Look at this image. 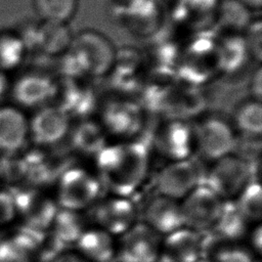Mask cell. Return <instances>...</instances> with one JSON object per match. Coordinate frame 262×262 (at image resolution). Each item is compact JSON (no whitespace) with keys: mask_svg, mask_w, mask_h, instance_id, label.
Returning <instances> with one entry per match:
<instances>
[{"mask_svg":"<svg viewBox=\"0 0 262 262\" xmlns=\"http://www.w3.org/2000/svg\"><path fill=\"white\" fill-rule=\"evenodd\" d=\"M94 162L101 187L112 194L129 198L146 178L149 152L144 142L125 140L107 143Z\"/></svg>","mask_w":262,"mask_h":262,"instance_id":"6da1fadb","label":"cell"},{"mask_svg":"<svg viewBox=\"0 0 262 262\" xmlns=\"http://www.w3.org/2000/svg\"><path fill=\"white\" fill-rule=\"evenodd\" d=\"M69 51L90 76H104L115 66L116 49L113 43L95 30L87 29L74 35Z\"/></svg>","mask_w":262,"mask_h":262,"instance_id":"7a4b0ae2","label":"cell"},{"mask_svg":"<svg viewBox=\"0 0 262 262\" xmlns=\"http://www.w3.org/2000/svg\"><path fill=\"white\" fill-rule=\"evenodd\" d=\"M56 187L55 201L58 207L75 211L89 209L99 199L102 188L96 175L75 165L60 174Z\"/></svg>","mask_w":262,"mask_h":262,"instance_id":"3957f363","label":"cell"},{"mask_svg":"<svg viewBox=\"0 0 262 262\" xmlns=\"http://www.w3.org/2000/svg\"><path fill=\"white\" fill-rule=\"evenodd\" d=\"M251 166L230 154L214 161L206 175L207 185L221 200H234L251 178Z\"/></svg>","mask_w":262,"mask_h":262,"instance_id":"277c9868","label":"cell"},{"mask_svg":"<svg viewBox=\"0 0 262 262\" xmlns=\"http://www.w3.org/2000/svg\"><path fill=\"white\" fill-rule=\"evenodd\" d=\"M8 191L13 199L16 214L24 217L25 224L42 231L50 228L59 208L55 200L33 185L16 186Z\"/></svg>","mask_w":262,"mask_h":262,"instance_id":"5b68a950","label":"cell"},{"mask_svg":"<svg viewBox=\"0 0 262 262\" xmlns=\"http://www.w3.org/2000/svg\"><path fill=\"white\" fill-rule=\"evenodd\" d=\"M163 235L144 222H135L120 235L118 262H158Z\"/></svg>","mask_w":262,"mask_h":262,"instance_id":"8992f818","label":"cell"},{"mask_svg":"<svg viewBox=\"0 0 262 262\" xmlns=\"http://www.w3.org/2000/svg\"><path fill=\"white\" fill-rule=\"evenodd\" d=\"M223 200L201 184L180 201L183 226L200 233L209 231L221 211Z\"/></svg>","mask_w":262,"mask_h":262,"instance_id":"52a82bcc","label":"cell"},{"mask_svg":"<svg viewBox=\"0 0 262 262\" xmlns=\"http://www.w3.org/2000/svg\"><path fill=\"white\" fill-rule=\"evenodd\" d=\"M152 143L158 154L170 162L189 159L195 150L194 126L186 120L171 119L157 129Z\"/></svg>","mask_w":262,"mask_h":262,"instance_id":"ba28073f","label":"cell"},{"mask_svg":"<svg viewBox=\"0 0 262 262\" xmlns=\"http://www.w3.org/2000/svg\"><path fill=\"white\" fill-rule=\"evenodd\" d=\"M136 207L128 196L112 194L89 208V218L112 235H121L136 222Z\"/></svg>","mask_w":262,"mask_h":262,"instance_id":"9c48e42d","label":"cell"},{"mask_svg":"<svg viewBox=\"0 0 262 262\" xmlns=\"http://www.w3.org/2000/svg\"><path fill=\"white\" fill-rule=\"evenodd\" d=\"M195 149L205 160L216 161L232 154L235 137L232 127L222 118L210 117L194 126Z\"/></svg>","mask_w":262,"mask_h":262,"instance_id":"30bf717a","label":"cell"},{"mask_svg":"<svg viewBox=\"0 0 262 262\" xmlns=\"http://www.w3.org/2000/svg\"><path fill=\"white\" fill-rule=\"evenodd\" d=\"M71 126V116L60 105L47 104L29 121V135L38 146L50 147L67 138Z\"/></svg>","mask_w":262,"mask_h":262,"instance_id":"8fae6325","label":"cell"},{"mask_svg":"<svg viewBox=\"0 0 262 262\" xmlns=\"http://www.w3.org/2000/svg\"><path fill=\"white\" fill-rule=\"evenodd\" d=\"M200 167L190 158L173 161L158 174L156 185L160 194L181 201L192 189L201 185Z\"/></svg>","mask_w":262,"mask_h":262,"instance_id":"7c38bea8","label":"cell"},{"mask_svg":"<svg viewBox=\"0 0 262 262\" xmlns=\"http://www.w3.org/2000/svg\"><path fill=\"white\" fill-rule=\"evenodd\" d=\"M23 158L26 166L25 178L36 187L56 183L60 174L72 166L66 154L49 152L41 148L32 149Z\"/></svg>","mask_w":262,"mask_h":262,"instance_id":"4fadbf2b","label":"cell"},{"mask_svg":"<svg viewBox=\"0 0 262 262\" xmlns=\"http://www.w3.org/2000/svg\"><path fill=\"white\" fill-rule=\"evenodd\" d=\"M203 255L202 233L183 226L162 239L158 262H196Z\"/></svg>","mask_w":262,"mask_h":262,"instance_id":"5bb4252c","label":"cell"},{"mask_svg":"<svg viewBox=\"0 0 262 262\" xmlns=\"http://www.w3.org/2000/svg\"><path fill=\"white\" fill-rule=\"evenodd\" d=\"M9 93L17 107L38 110L48 104L55 93V86L45 75L27 73L11 83Z\"/></svg>","mask_w":262,"mask_h":262,"instance_id":"9a60e30c","label":"cell"},{"mask_svg":"<svg viewBox=\"0 0 262 262\" xmlns=\"http://www.w3.org/2000/svg\"><path fill=\"white\" fill-rule=\"evenodd\" d=\"M101 125L106 133L130 138L141 131L143 118L137 105L131 102L117 101L110 103L103 110Z\"/></svg>","mask_w":262,"mask_h":262,"instance_id":"2e32d148","label":"cell"},{"mask_svg":"<svg viewBox=\"0 0 262 262\" xmlns=\"http://www.w3.org/2000/svg\"><path fill=\"white\" fill-rule=\"evenodd\" d=\"M144 223L161 235L183 227L180 201L158 194L144 208Z\"/></svg>","mask_w":262,"mask_h":262,"instance_id":"e0dca14e","label":"cell"},{"mask_svg":"<svg viewBox=\"0 0 262 262\" xmlns=\"http://www.w3.org/2000/svg\"><path fill=\"white\" fill-rule=\"evenodd\" d=\"M29 136V120L15 105H0V150L18 151Z\"/></svg>","mask_w":262,"mask_h":262,"instance_id":"ac0fdd59","label":"cell"},{"mask_svg":"<svg viewBox=\"0 0 262 262\" xmlns=\"http://www.w3.org/2000/svg\"><path fill=\"white\" fill-rule=\"evenodd\" d=\"M67 137L70 149L84 157L94 158L107 144L102 125L92 120H81L71 126Z\"/></svg>","mask_w":262,"mask_h":262,"instance_id":"d6986e66","label":"cell"},{"mask_svg":"<svg viewBox=\"0 0 262 262\" xmlns=\"http://www.w3.org/2000/svg\"><path fill=\"white\" fill-rule=\"evenodd\" d=\"M79 253L88 262H113L117 244L114 235L99 227H88L75 244Z\"/></svg>","mask_w":262,"mask_h":262,"instance_id":"ffe728a7","label":"cell"},{"mask_svg":"<svg viewBox=\"0 0 262 262\" xmlns=\"http://www.w3.org/2000/svg\"><path fill=\"white\" fill-rule=\"evenodd\" d=\"M249 223L234 200L223 201L218 218L209 231L212 232L214 242L238 243L247 234Z\"/></svg>","mask_w":262,"mask_h":262,"instance_id":"44dd1931","label":"cell"},{"mask_svg":"<svg viewBox=\"0 0 262 262\" xmlns=\"http://www.w3.org/2000/svg\"><path fill=\"white\" fill-rule=\"evenodd\" d=\"M87 228V218L82 211L58 208L49 230L50 235L64 248L75 245Z\"/></svg>","mask_w":262,"mask_h":262,"instance_id":"7402d4cb","label":"cell"},{"mask_svg":"<svg viewBox=\"0 0 262 262\" xmlns=\"http://www.w3.org/2000/svg\"><path fill=\"white\" fill-rule=\"evenodd\" d=\"M73 37L68 24L42 21L37 27L35 44L42 52L55 56L69 51Z\"/></svg>","mask_w":262,"mask_h":262,"instance_id":"603a6c76","label":"cell"},{"mask_svg":"<svg viewBox=\"0 0 262 262\" xmlns=\"http://www.w3.org/2000/svg\"><path fill=\"white\" fill-rule=\"evenodd\" d=\"M217 9L218 23L224 30L234 33L245 32L253 21L251 9L237 0H223Z\"/></svg>","mask_w":262,"mask_h":262,"instance_id":"cb8c5ba5","label":"cell"},{"mask_svg":"<svg viewBox=\"0 0 262 262\" xmlns=\"http://www.w3.org/2000/svg\"><path fill=\"white\" fill-rule=\"evenodd\" d=\"M27 47L15 32H0V72L8 73L24 60Z\"/></svg>","mask_w":262,"mask_h":262,"instance_id":"d4e9b609","label":"cell"},{"mask_svg":"<svg viewBox=\"0 0 262 262\" xmlns=\"http://www.w3.org/2000/svg\"><path fill=\"white\" fill-rule=\"evenodd\" d=\"M78 0H33L36 13L42 21L68 24L76 14Z\"/></svg>","mask_w":262,"mask_h":262,"instance_id":"484cf974","label":"cell"},{"mask_svg":"<svg viewBox=\"0 0 262 262\" xmlns=\"http://www.w3.org/2000/svg\"><path fill=\"white\" fill-rule=\"evenodd\" d=\"M233 121L241 134L258 135L262 132V106L256 99L242 102L234 112Z\"/></svg>","mask_w":262,"mask_h":262,"instance_id":"4316f807","label":"cell"},{"mask_svg":"<svg viewBox=\"0 0 262 262\" xmlns=\"http://www.w3.org/2000/svg\"><path fill=\"white\" fill-rule=\"evenodd\" d=\"M238 210L249 222H259L262 217V190L258 180L251 179L234 200Z\"/></svg>","mask_w":262,"mask_h":262,"instance_id":"83f0119b","label":"cell"},{"mask_svg":"<svg viewBox=\"0 0 262 262\" xmlns=\"http://www.w3.org/2000/svg\"><path fill=\"white\" fill-rule=\"evenodd\" d=\"M209 249V255L205 258L211 262H256L253 252L239 243H210L203 247Z\"/></svg>","mask_w":262,"mask_h":262,"instance_id":"f1b7e54d","label":"cell"},{"mask_svg":"<svg viewBox=\"0 0 262 262\" xmlns=\"http://www.w3.org/2000/svg\"><path fill=\"white\" fill-rule=\"evenodd\" d=\"M0 177L7 182L16 183L26 177L23 156L16 152H4L0 157Z\"/></svg>","mask_w":262,"mask_h":262,"instance_id":"f546056e","label":"cell"},{"mask_svg":"<svg viewBox=\"0 0 262 262\" xmlns=\"http://www.w3.org/2000/svg\"><path fill=\"white\" fill-rule=\"evenodd\" d=\"M256 137L259 136L247 134H241L239 137L236 136L232 155L236 156L248 164L254 162L260 154V139L258 138L255 141Z\"/></svg>","mask_w":262,"mask_h":262,"instance_id":"4dcf8cb0","label":"cell"},{"mask_svg":"<svg viewBox=\"0 0 262 262\" xmlns=\"http://www.w3.org/2000/svg\"><path fill=\"white\" fill-rule=\"evenodd\" d=\"M247 34L246 36V47L248 49V52L254 56V58L260 60L261 58V21L259 19L253 20L250 26L245 31Z\"/></svg>","mask_w":262,"mask_h":262,"instance_id":"1f68e13d","label":"cell"},{"mask_svg":"<svg viewBox=\"0 0 262 262\" xmlns=\"http://www.w3.org/2000/svg\"><path fill=\"white\" fill-rule=\"evenodd\" d=\"M15 216L16 210L10 192L0 190V225L12 221Z\"/></svg>","mask_w":262,"mask_h":262,"instance_id":"d6a6232c","label":"cell"},{"mask_svg":"<svg viewBox=\"0 0 262 262\" xmlns=\"http://www.w3.org/2000/svg\"><path fill=\"white\" fill-rule=\"evenodd\" d=\"M250 90L253 95V99L261 100V94H262V73L261 68L258 67L256 71L254 72L251 82H250Z\"/></svg>","mask_w":262,"mask_h":262,"instance_id":"836d02e7","label":"cell"},{"mask_svg":"<svg viewBox=\"0 0 262 262\" xmlns=\"http://www.w3.org/2000/svg\"><path fill=\"white\" fill-rule=\"evenodd\" d=\"M52 262H88L79 253L72 251H63L57 255Z\"/></svg>","mask_w":262,"mask_h":262,"instance_id":"e575fe53","label":"cell"},{"mask_svg":"<svg viewBox=\"0 0 262 262\" xmlns=\"http://www.w3.org/2000/svg\"><path fill=\"white\" fill-rule=\"evenodd\" d=\"M250 241L253 251L260 254L262 248V228L260 224H257V226L252 230Z\"/></svg>","mask_w":262,"mask_h":262,"instance_id":"d590c367","label":"cell"},{"mask_svg":"<svg viewBox=\"0 0 262 262\" xmlns=\"http://www.w3.org/2000/svg\"><path fill=\"white\" fill-rule=\"evenodd\" d=\"M11 83L8 80L7 74L0 72V98H2L6 93H9Z\"/></svg>","mask_w":262,"mask_h":262,"instance_id":"8d00e7d4","label":"cell"},{"mask_svg":"<svg viewBox=\"0 0 262 262\" xmlns=\"http://www.w3.org/2000/svg\"><path fill=\"white\" fill-rule=\"evenodd\" d=\"M242 4H244L246 7H248L251 10L260 9L262 6V0H237Z\"/></svg>","mask_w":262,"mask_h":262,"instance_id":"74e56055","label":"cell"},{"mask_svg":"<svg viewBox=\"0 0 262 262\" xmlns=\"http://www.w3.org/2000/svg\"><path fill=\"white\" fill-rule=\"evenodd\" d=\"M116 2H119L121 4H125V5H128V4H131L135 1H138V0H115Z\"/></svg>","mask_w":262,"mask_h":262,"instance_id":"f35d334b","label":"cell"},{"mask_svg":"<svg viewBox=\"0 0 262 262\" xmlns=\"http://www.w3.org/2000/svg\"><path fill=\"white\" fill-rule=\"evenodd\" d=\"M196 262H211L209 259H207V258H205V257H203V258H201L200 260H198Z\"/></svg>","mask_w":262,"mask_h":262,"instance_id":"ab89813d","label":"cell"}]
</instances>
